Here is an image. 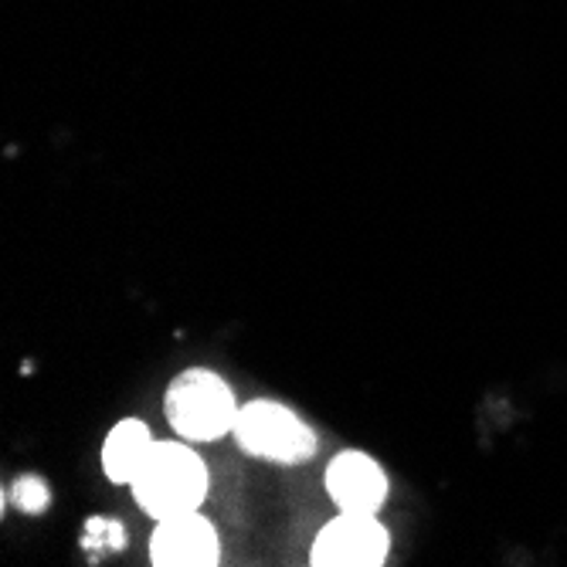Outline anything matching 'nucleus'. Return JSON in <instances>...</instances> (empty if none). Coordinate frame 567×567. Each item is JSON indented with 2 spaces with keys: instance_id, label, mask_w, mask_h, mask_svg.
<instances>
[{
  "instance_id": "3",
  "label": "nucleus",
  "mask_w": 567,
  "mask_h": 567,
  "mask_svg": "<svg viewBox=\"0 0 567 567\" xmlns=\"http://www.w3.org/2000/svg\"><path fill=\"white\" fill-rule=\"evenodd\" d=\"M238 449L251 458L272 462V466H302L317 455L320 435L296 408L276 398H251L238 408L231 429Z\"/></svg>"
},
{
  "instance_id": "1",
  "label": "nucleus",
  "mask_w": 567,
  "mask_h": 567,
  "mask_svg": "<svg viewBox=\"0 0 567 567\" xmlns=\"http://www.w3.org/2000/svg\"><path fill=\"white\" fill-rule=\"evenodd\" d=\"M136 506L150 520L200 509L212 493V470L187 439H157L130 483Z\"/></svg>"
},
{
  "instance_id": "2",
  "label": "nucleus",
  "mask_w": 567,
  "mask_h": 567,
  "mask_svg": "<svg viewBox=\"0 0 567 567\" xmlns=\"http://www.w3.org/2000/svg\"><path fill=\"white\" fill-rule=\"evenodd\" d=\"M238 408L235 388L212 368L181 371L164 394V415L171 429L194 445L231 435Z\"/></svg>"
},
{
  "instance_id": "9",
  "label": "nucleus",
  "mask_w": 567,
  "mask_h": 567,
  "mask_svg": "<svg viewBox=\"0 0 567 567\" xmlns=\"http://www.w3.org/2000/svg\"><path fill=\"white\" fill-rule=\"evenodd\" d=\"M51 503V489L41 476H21L14 483V506L21 513H28V517H38V513H44Z\"/></svg>"
},
{
  "instance_id": "8",
  "label": "nucleus",
  "mask_w": 567,
  "mask_h": 567,
  "mask_svg": "<svg viewBox=\"0 0 567 567\" xmlns=\"http://www.w3.org/2000/svg\"><path fill=\"white\" fill-rule=\"evenodd\" d=\"M123 544H126V530L120 520H110V517H92L82 530V547H89L92 554L120 550Z\"/></svg>"
},
{
  "instance_id": "5",
  "label": "nucleus",
  "mask_w": 567,
  "mask_h": 567,
  "mask_svg": "<svg viewBox=\"0 0 567 567\" xmlns=\"http://www.w3.org/2000/svg\"><path fill=\"white\" fill-rule=\"evenodd\" d=\"M150 560L157 567H215L221 560L218 527L200 509L153 520Z\"/></svg>"
},
{
  "instance_id": "7",
  "label": "nucleus",
  "mask_w": 567,
  "mask_h": 567,
  "mask_svg": "<svg viewBox=\"0 0 567 567\" xmlns=\"http://www.w3.org/2000/svg\"><path fill=\"white\" fill-rule=\"evenodd\" d=\"M153 432L143 419H120L106 442H102L99 462H102V473H106L110 483L116 486H130L133 476L140 473V466L146 462L150 449H153Z\"/></svg>"
},
{
  "instance_id": "6",
  "label": "nucleus",
  "mask_w": 567,
  "mask_h": 567,
  "mask_svg": "<svg viewBox=\"0 0 567 567\" xmlns=\"http://www.w3.org/2000/svg\"><path fill=\"white\" fill-rule=\"evenodd\" d=\"M327 493L337 509H364L381 513L391 496V480L381 462L364 449H343L327 466Z\"/></svg>"
},
{
  "instance_id": "4",
  "label": "nucleus",
  "mask_w": 567,
  "mask_h": 567,
  "mask_svg": "<svg viewBox=\"0 0 567 567\" xmlns=\"http://www.w3.org/2000/svg\"><path fill=\"white\" fill-rule=\"evenodd\" d=\"M391 554V530L378 513L340 509L327 520L309 550L317 567H381Z\"/></svg>"
}]
</instances>
